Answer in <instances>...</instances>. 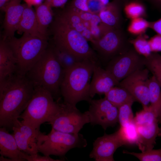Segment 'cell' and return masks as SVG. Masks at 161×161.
<instances>
[{"instance_id":"1","label":"cell","mask_w":161,"mask_h":161,"mask_svg":"<svg viewBox=\"0 0 161 161\" xmlns=\"http://www.w3.org/2000/svg\"><path fill=\"white\" fill-rule=\"evenodd\" d=\"M34 86L26 76L15 73L0 83V126L12 130L25 109Z\"/></svg>"},{"instance_id":"2","label":"cell","mask_w":161,"mask_h":161,"mask_svg":"<svg viewBox=\"0 0 161 161\" xmlns=\"http://www.w3.org/2000/svg\"><path fill=\"white\" fill-rule=\"evenodd\" d=\"M85 60L65 70L60 87L64 103L76 106L82 101L89 103L92 99L89 93L90 79L95 63Z\"/></svg>"},{"instance_id":"3","label":"cell","mask_w":161,"mask_h":161,"mask_svg":"<svg viewBox=\"0 0 161 161\" xmlns=\"http://www.w3.org/2000/svg\"><path fill=\"white\" fill-rule=\"evenodd\" d=\"M64 72L49 44L41 57L25 76L34 86L47 90L59 102L61 96L60 87Z\"/></svg>"},{"instance_id":"4","label":"cell","mask_w":161,"mask_h":161,"mask_svg":"<svg viewBox=\"0 0 161 161\" xmlns=\"http://www.w3.org/2000/svg\"><path fill=\"white\" fill-rule=\"evenodd\" d=\"M53 23L52 31L54 45L80 61L89 60L98 62L97 54L81 33L58 16Z\"/></svg>"},{"instance_id":"5","label":"cell","mask_w":161,"mask_h":161,"mask_svg":"<svg viewBox=\"0 0 161 161\" xmlns=\"http://www.w3.org/2000/svg\"><path fill=\"white\" fill-rule=\"evenodd\" d=\"M17 61L16 73L25 76L48 47L47 39L23 33L20 38L14 36L4 40Z\"/></svg>"},{"instance_id":"6","label":"cell","mask_w":161,"mask_h":161,"mask_svg":"<svg viewBox=\"0 0 161 161\" xmlns=\"http://www.w3.org/2000/svg\"><path fill=\"white\" fill-rule=\"evenodd\" d=\"M34 86L32 96L19 118L23 119L24 123L39 131L42 124L49 123L59 111L60 105L48 91Z\"/></svg>"},{"instance_id":"7","label":"cell","mask_w":161,"mask_h":161,"mask_svg":"<svg viewBox=\"0 0 161 161\" xmlns=\"http://www.w3.org/2000/svg\"><path fill=\"white\" fill-rule=\"evenodd\" d=\"M36 140L38 151L48 156L63 157L72 148H84L87 145L86 139L79 133H65L52 128L47 135L39 131Z\"/></svg>"},{"instance_id":"8","label":"cell","mask_w":161,"mask_h":161,"mask_svg":"<svg viewBox=\"0 0 161 161\" xmlns=\"http://www.w3.org/2000/svg\"><path fill=\"white\" fill-rule=\"evenodd\" d=\"M91 43L98 57L109 60L125 52L132 47L123 28H113L102 38Z\"/></svg>"},{"instance_id":"9","label":"cell","mask_w":161,"mask_h":161,"mask_svg":"<svg viewBox=\"0 0 161 161\" xmlns=\"http://www.w3.org/2000/svg\"><path fill=\"white\" fill-rule=\"evenodd\" d=\"M60 103L59 111L48 123L52 128L65 133H78L85 124L90 123L87 111L82 113L76 106Z\"/></svg>"},{"instance_id":"10","label":"cell","mask_w":161,"mask_h":161,"mask_svg":"<svg viewBox=\"0 0 161 161\" xmlns=\"http://www.w3.org/2000/svg\"><path fill=\"white\" fill-rule=\"evenodd\" d=\"M144 59L132 46L126 51L110 59L105 69L119 83L136 71L143 68Z\"/></svg>"},{"instance_id":"11","label":"cell","mask_w":161,"mask_h":161,"mask_svg":"<svg viewBox=\"0 0 161 161\" xmlns=\"http://www.w3.org/2000/svg\"><path fill=\"white\" fill-rule=\"evenodd\" d=\"M87 111L90 123L99 125L106 130L109 127L114 126L118 122V108L105 97L99 99H92L89 102Z\"/></svg>"},{"instance_id":"12","label":"cell","mask_w":161,"mask_h":161,"mask_svg":"<svg viewBox=\"0 0 161 161\" xmlns=\"http://www.w3.org/2000/svg\"><path fill=\"white\" fill-rule=\"evenodd\" d=\"M149 73L146 68L138 70L120 82L117 86L127 90L143 108L149 106L150 103Z\"/></svg>"},{"instance_id":"13","label":"cell","mask_w":161,"mask_h":161,"mask_svg":"<svg viewBox=\"0 0 161 161\" xmlns=\"http://www.w3.org/2000/svg\"><path fill=\"white\" fill-rule=\"evenodd\" d=\"M125 145L119 129L112 134L105 133L94 141L89 157L96 161H114V153L119 147Z\"/></svg>"},{"instance_id":"14","label":"cell","mask_w":161,"mask_h":161,"mask_svg":"<svg viewBox=\"0 0 161 161\" xmlns=\"http://www.w3.org/2000/svg\"><path fill=\"white\" fill-rule=\"evenodd\" d=\"M13 135L19 149L29 155L38 152L36 137L38 131L17 120L13 127Z\"/></svg>"},{"instance_id":"15","label":"cell","mask_w":161,"mask_h":161,"mask_svg":"<svg viewBox=\"0 0 161 161\" xmlns=\"http://www.w3.org/2000/svg\"><path fill=\"white\" fill-rule=\"evenodd\" d=\"M118 83L108 71L102 68L98 63H95L90 84V96L92 99L96 94L105 95L111 88L117 86Z\"/></svg>"},{"instance_id":"16","label":"cell","mask_w":161,"mask_h":161,"mask_svg":"<svg viewBox=\"0 0 161 161\" xmlns=\"http://www.w3.org/2000/svg\"><path fill=\"white\" fill-rule=\"evenodd\" d=\"M21 1L10 0L4 6L3 10L5 13L4 40L14 36L17 30L25 6V3L21 4Z\"/></svg>"},{"instance_id":"17","label":"cell","mask_w":161,"mask_h":161,"mask_svg":"<svg viewBox=\"0 0 161 161\" xmlns=\"http://www.w3.org/2000/svg\"><path fill=\"white\" fill-rule=\"evenodd\" d=\"M24 152L19 148L13 135L4 127L0 128V160L23 161Z\"/></svg>"},{"instance_id":"18","label":"cell","mask_w":161,"mask_h":161,"mask_svg":"<svg viewBox=\"0 0 161 161\" xmlns=\"http://www.w3.org/2000/svg\"><path fill=\"white\" fill-rule=\"evenodd\" d=\"M123 3L120 0H112L98 14L102 22L116 29L122 28Z\"/></svg>"},{"instance_id":"19","label":"cell","mask_w":161,"mask_h":161,"mask_svg":"<svg viewBox=\"0 0 161 161\" xmlns=\"http://www.w3.org/2000/svg\"><path fill=\"white\" fill-rule=\"evenodd\" d=\"M17 61L5 40L0 42V83L16 73Z\"/></svg>"},{"instance_id":"20","label":"cell","mask_w":161,"mask_h":161,"mask_svg":"<svg viewBox=\"0 0 161 161\" xmlns=\"http://www.w3.org/2000/svg\"><path fill=\"white\" fill-rule=\"evenodd\" d=\"M158 123L157 120L151 123L136 126L138 134L136 145L142 152L153 149L159 133Z\"/></svg>"},{"instance_id":"21","label":"cell","mask_w":161,"mask_h":161,"mask_svg":"<svg viewBox=\"0 0 161 161\" xmlns=\"http://www.w3.org/2000/svg\"><path fill=\"white\" fill-rule=\"evenodd\" d=\"M16 31L20 34L26 33L33 36L47 39L44 38L39 31L35 11L32 6H28L26 3Z\"/></svg>"},{"instance_id":"22","label":"cell","mask_w":161,"mask_h":161,"mask_svg":"<svg viewBox=\"0 0 161 161\" xmlns=\"http://www.w3.org/2000/svg\"><path fill=\"white\" fill-rule=\"evenodd\" d=\"M35 11L39 31L44 38L47 39V28L53 18L51 7L44 2L36 6Z\"/></svg>"},{"instance_id":"23","label":"cell","mask_w":161,"mask_h":161,"mask_svg":"<svg viewBox=\"0 0 161 161\" xmlns=\"http://www.w3.org/2000/svg\"><path fill=\"white\" fill-rule=\"evenodd\" d=\"M104 95L110 102L117 108L126 103L137 101L127 90L118 86L112 87Z\"/></svg>"},{"instance_id":"24","label":"cell","mask_w":161,"mask_h":161,"mask_svg":"<svg viewBox=\"0 0 161 161\" xmlns=\"http://www.w3.org/2000/svg\"><path fill=\"white\" fill-rule=\"evenodd\" d=\"M150 106L158 118L161 115V85L152 75L148 80Z\"/></svg>"},{"instance_id":"25","label":"cell","mask_w":161,"mask_h":161,"mask_svg":"<svg viewBox=\"0 0 161 161\" xmlns=\"http://www.w3.org/2000/svg\"><path fill=\"white\" fill-rule=\"evenodd\" d=\"M123 11L130 20L138 18L145 19L148 16L146 7L140 0H129L123 3Z\"/></svg>"},{"instance_id":"26","label":"cell","mask_w":161,"mask_h":161,"mask_svg":"<svg viewBox=\"0 0 161 161\" xmlns=\"http://www.w3.org/2000/svg\"><path fill=\"white\" fill-rule=\"evenodd\" d=\"M62 21L80 33L86 28L77 10L68 6L57 16Z\"/></svg>"},{"instance_id":"27","label":"cell","mask_w":161,"mask_h":161,"mask_svg":"<svg viewBox=\"0 0 161 161\" xmlns=\"http://www.w3.org/2000/svg\"><path fill=\"white\" fill-rule=\"evenodd\" d=\"M50 46L55 57L64 70L69 69L81 61L53 44Z\"/></svg>"},{"instance_id":"28","label":"cell","mask_w":161,"mask_h":161,"mask_svg":"<svg viewBox=\"0 0 161 161\" xmlns=\"http://www.w3.org/2000/svg\"><path fill=\"white\" fill-rule=\"evenodd\" d=\"M144 64L161 85V55L151 52L148 57H144Z\"/></svg>"},{"instance_id":"29","label":"cell","mask_w":161,"mask_h":161,"mask_svg":"<svg viewBox=\"0 0 161 161\" xmlns=\"http://www.w3.org/2000/svg\"><path fill=\"white\" fill-rule=\"evenodd\" d=\"M148 36L144 33L135 38L129 39V42L135 51L140 55L146 57L151 53L148 42Z\"/></svg>"},{"instance_id":"30","label":"cell","mask_w":161,"mask_h":161,"mask_svg":"<svg viewBox=\"0 0 161 161\" xmlns=\"http://www.w3.org/2000/svg\"><path fill=\"white\" fill-rule=\"evenodd\" d=\"M157 120L158 117L149 105L136 113L133 121L136 126H138L151 123Z\"/></svg>"},{"instance_id":"31","label":"cell","mask_w":161,"mask_h":161,"mask_svg":"<svg viewBox=\"0 0 161 161\" xmlns=\"http://www.w3.org/2000/svg\"><path fill=\"white\" fill-rule=\"evenodd\" d=\"M149 21L145 18H138L130 20L127 31L131 35L137 36L145 33L149 28Z\"/></svg>"},{"instance_id":"32","label":"cell","mask_w":161,"mask_h":161,"mask_svg":"<svg viewBox=\"0 0 161 161\" xmlns=\"http://www.w3.org/2000/svg\"><path fill=\"white\" fill-rule=\"evenodd\" d=\"M133 103H126L118 108V122L120 127L125 126L133 122L134 117L131 107Z\"/></svg>"},{"instance_id":"33","label":"cell","mask_w":161,"mask_h":161,"mask_svg":"<svg viewBox=\"0 0 161 161\" xmlns=\"http://www.w3.org/2000/svg\"><path fill=\"white\" fill-rule=\"evenodd\" d=\"M126 145L136 144L138 134L136 126L134 121L124 127L119 129Z\"/></svg>"},{"instance_id":"34","label":"cell","mask_w":161,"mask_h":161,"mask_svg":"<svg viewBox=\"0 0 161 161\" xmlns=\"http://www.w3.org/2000/svg\"><path fill=\"white\" fill-rule=\"evenodd\" d=\"M123 153L132 155L141 161H161V148L158 149H151L137 153L124 150Z\"/></svg>"},{"instance_id":"35","label":"cell","mask_w":161,"mask_h":161,"mask_svg":"<svg viewBox=\"0 0 161 161\" xmlns=\"http://www.w3.org/2000/svg\"><path fill=\"white\" fill-rule=\"evenodd\" d=\"M113 28L102 22L98 25L91 26L89 29L94 40L101 38Z\"/></svg>"},{"instance_id":"36","label":"cell","mask_w":161,"mask_h":161,"mask_svg":"<svg viewBox=\"0 0 161 161\" xmlns=\"http://www.w3.org/2000/svg\"><path fill=\"white\" fill-rule=\"evenodd\" d=\"M24 158L28 161H63L64 160L54 159L51 158L50 156H43L39 155L38 153L29 155L25 153L24 154Z\"/></svg>"},{"instance_id":"37","label":"cell","mask_w":161,"mask_h":161,"mask_svg":"<svg viewBox=\"0 0 161 161\" xmlns=\"http://www.w3.org/2000/svg\"><path fill=\"white\" fill-rule=\"evenodd\" d=\"M148 42L152 52L161 51V35L157 34L148 40Z\"/></svg>"},{"instance_id":"38","label":"cell","mask_w":161,"mask_h":161,"mask_svg":"<svg viewBox=\"0 0 161 161\" xmlns=\"http://www.w3.org/2000/svg\"><path fill=\"white\" fill-rule=\"evenodd\" d=\"M87 6L90 12L97 15L105 7L99 0H88Z\"/></svg>"},{"instance_id":"39","label":"cell","mask_w":161,"mask_h":161,"mask_svg":"<svg viewBox=\"0 0 161 161\" xmlns=\"http://www.w3.org/2000/svg\"><path fill=\"white\" fill-rule=\"evenodd\" d=\"M87 1L88 0H72L69 6L78 10L89 12Z\"/></svg>"},{"instance_id":"40","label":"cell","mask_w":161,"mask_h":161,"mask_svg":"<svg viewBox=\"0 0 161 161\" xmlns=\"http://www.w3.org/2000/svg\"><path fill=\"white\" fill-rule=\"evenodd\" d=\"M149 28L161 35V18L154 21H149Z\"/></svg>"},{"instance_id":"41","label":"cell","mask_w":161,"mask_h":161,"mask_svg":"<svg viewBox=\"0 0 161 161\" xmlns=\"http://www.w3.org/2000/svg\"><path fill=\"white\" fill-rule=\"evenodd\" d=\"M68 0H45L44 3L51 7H63Z\"/></svg>"},{"instance_id":"42","label":"cell","mask_w":161,"mask_h":161,"mask_svg":"<svg viewBox=\"0 0 161 161\" xmlns=\"http://www.w3.org/2000/svg\"><path fill=\"white\" fill-rule=\"evenodd\" d=\"M77 11L80 18L83 21H86L89 22L90 21L93 14L89 12L80 11L78 10Z\"/></svg>"},{"instance_id":"43","label":"cell","mask_w":161,"mask_h":161,"mask_svg":"<svg viewBox=\"0 0 161 161\" xmlns=\"http://www.w3.org/2000/svg\"><path fill=\"white\" fill-rule=\"evenodd\" d=\"M81 34L88 41L91 43L94 41V39L89 29L85 28L81 32Z\"/></svg>"},{"instance_id":"44","label":"cell","mask_w":161,"mask_h":161,"mask_svg":"<svg viewBox=\"0 0 161 161\" xmlns=\"http://www.w3.org/2000/svg\"><path fill=\"white\" fill-rule=\"evenodd\" d=\"M29 6H37L42 3L44 0H23Z\"/></svg>"},{"instance_id":"45","label":"cell","mask_w":161,"mask_h":161,"mask_svg":"<svg viewBox=\"0 0 161 161\" xmlns=\"http://www.w3.org/2000/svg\"><path fill=\"white\" fill-rule=\"evenodd\" d=\"M155 8L161 11V0H146Z\"/></svg>"},{"instance_id":"46","label":"cell","mask_w":161,"mask_h":161,"mask_svg":"<svg viewBox=\"0 0 161 161\" xmlns=\"http://www.w3.org/2000/svg\"><path fill=\"white\" fill-rule=\"evenodd\" d=\"M10 0H0V8L1 10L3 11L4 6Z\"/></svg>"},{"instance_id":"47","label":"cell","mask_w":161,"mask_h":161,"mask_svg":"<svg viewBox=\"0 0 161 161\" xmlns=\"http://www.w3.org/2000/svg\"><path fill=\"white\" fill-rule=\"evenodd\" d=\"M158 120L159 123L160 124V126L159 129V131L158 134V136L161 137V115L158 117Z\"/></svg>"},{"instance_id":"48","label":"cell","mask_w":161,"mask_h":161,"mask_svg":"<svg viewBox=\"0 0 161 161\" xmlns=\"http://www.w3.org/2000/svg\"><path fill=\"white\" fill-rule=\"evenodd\" d=\"M104 5L106 6L109 2V0H99Z\"/></svg>"},{"instance_id":"49","label":"cell","mask_w":161,"mask_h":161,"mask_svg":"<svg viewBox=\"0 0 161 161\" xmlns=\"http://www.w3.org/2000/svg\"><path fill=\"white\" fill-rule=\"evenodd\" d=\"M120 0L122 1L123 3H124L129 0Z\"/></svg>"}]
</instances>
